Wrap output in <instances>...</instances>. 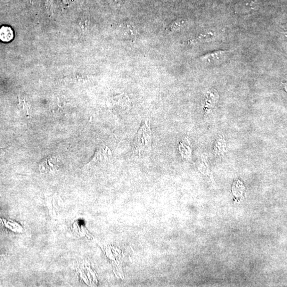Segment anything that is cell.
<instances>
[{
	"label": "cell",
	"instance_id": "1",
	"mask_svg": "<svg viewBox=\"0 0 287 287\" xmlns=\"http://www.w3.org/2000/svg\"><path fill=\"white\" fill-rule=\"evenodd\" d=\"M152 133L148 121H144L139 129L133 143L134 153L138 155L148 154L152 151Z\"/></svg>",
	"mask_w": 287,
	"mask_h": 287
},
{
	"label": "cell",
	"instance_id": "7",
	"mask_svg": "<svg viewBox=\"0 0 287 287\" xmlns=\"http://www.w3.org/2000/svg\"><path fill=\"white\" fill-rule=\"evenodd\" d=\"M13 38L12 29L7 26L0 28V39L4 42H10Z\"/></svg>",
	"mask_w": 287,
	"mask_h": 287
},
{
	"label": "cell",
	"instance_id": "10",
	"mask_svg": "<svg viewBox=\"0 0 287 287\" xmlns=\"http://www.w3.org/2000/svg\"><path fill=\"white\" fill-rule=\"evenodd\" d=\"M5 152L2 149H0V158H2L4 155Z\"/></svg>",
	"mask_w": 287,
	"mask_h": 287
},
{
	"label": "cell",
	"instance_id": "2",
	"mask_svg": "<svg viewBox=\"0 0 287 287\" xmlns=\"http://www.w3.org/2000/svg\"><path fill=\"white\" fill-rule=\"evenodd\" d=\"M108 106L113 112L126 111L131 107V101L128 96L123 93L113 96L108 101Z\"/></svg>",
	"mask_w": 287,
	"mask_h": 287
},
{
	"label": "cell",
	"instance_id": "4",
	"mask_svg": "<svg viewBox=\"0 0 287 287\" xmlns=\"http://www.w3.org/2000/svg\"><path fill=\"white\" fill-rule=\"evenodd\" d=\"M229 51L218 50L208 53L200 57L205 63L209 64H218L224 62L227 58Z\"/></svg>",
	"mask_w": 287,
	"mask_h": 287
},
{
	"label": "cell",
	"instance_id": "8",
	"mask_svg": "<svg viewBox=\"0 0 287 287\" xmlns=\"http://www.w3.org/2000/svg\"><path fill=\"white\" fill-rule=\"evenodd\" d=\"M213 36H214V34H213V32H204V33L201 34L198 37H196L195 39L190 40V43L192 44L200 43L202 42H204L205 41L210 39L211 38H213Z\"/></svg>",
	"mask_w": 287,
	"mask_h": 287
},
{
	"label": "cell",
	"instance_id": "6",
	"mask_svg": "<svg viewBox=\"0 0 287 287\" xmlns=\"http://www.w3.org/2000/svg\"><path fill=\"white\" fill-rule=\"evenodd\" d=\"M59 162V159L56 156H48L40 163V171L44 173L53 172L58 168Z\"/></svg>",
	"mask_w": 287,
	"mask_h": 287
},
{
	"label": "cell",
	"instance_id": "3",
	"mask_svg": "<svg viewBox=\"0 0 287 287\" xmlns=\"http://www.w3.org/2000/svg\"><path fill=\"white\" fill-rule=\"evenodd\" d=\"M112 156V152L109 147L101 145L96 149L92 159L87 166H93L107 162L110 160Z\"/></svg>",
	"mask_w": 287,
	"mask_h": 287
},
{
	"label": "cell",
	"instance_id": "9",
	"mask_svg": "<svg viewBox=\"0 0 287 287\" xmlns=\"http://www.w3.org/2000/svg\"><path fill=\"white\" fill-rule=\"evenodd\" d=\"M186 20L184 19H178L172 22L170 25L168 27L167 30L169 32H173L179 30L180 28L183 27Z\"/></svg>",
	"mask_w": 287,
	"mask_h": 287
},
{
	"label": "cell",
	"instance_id": "5",
	"mask_svg": "<svg viewBox=\"0 0 287 287\" xmlns=\"http://www.w3.org/2000/svg\"><path fill=\"white\" fill-rule=\"evenodd\" d=\"M258 7L256 0H243L235 5V11L238 14L249 13L257 10Z\"/></svg>",
	"mask_w": 287,
	"mask_h": 287
}]
</instances>
